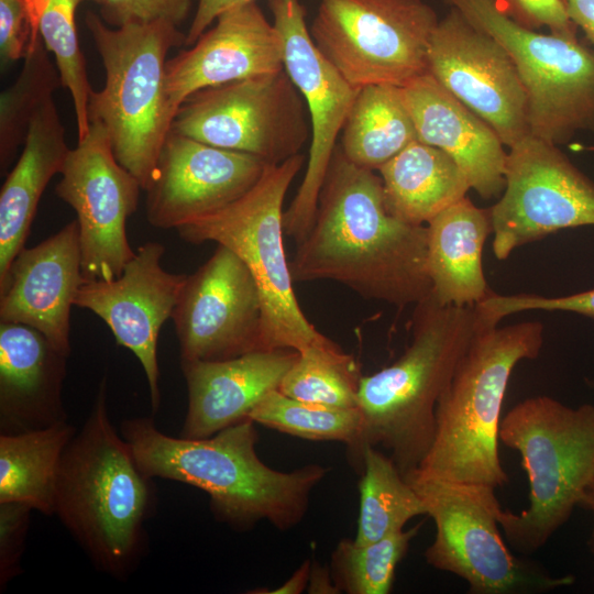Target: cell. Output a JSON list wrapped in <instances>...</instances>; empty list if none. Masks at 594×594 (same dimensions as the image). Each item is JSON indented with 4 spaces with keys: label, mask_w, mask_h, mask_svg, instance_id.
<instances>
[{
    "label": "cell",
    "mask_w": 594,
    "mask_h": 594,
    "mask_svg": "<svg viewBox=\"0 0 594 594\" xmlns=\"http://www.w3.org/2000/svg\"><path fill=\"white\" fill-rule=\"evenodd\" d=\"M375 170L353 164L338 144L308 234L289 262L294 282L332 280L361 297L404 308L431 294L428 229L393 216Z\"/></svg>",
    "instance_id": "obj_1"
},
{
    "label": "cell",
    "mask_w": 594,
    "mask_h": 594,
    "mask_svg": "<svg viewBox=\"0 0 594 594\" xmlns=\"http://www.w3.org/2000/svg\"><path fill=\"white\" fill-rule=\"evenodd\" d=\"M120 433L147 476L204 491L216 518L235 529L262 520L279 530L295 527L308 510L314 488L329 472L321 464L290 472L265 464L256 453L255 422L249 418L200 439L168 436L150 417L123 420Z\"/></svg>",
    "instance_id": "obj_2"
},
{
    "label": "cell",
    "mask_w": 594,
    "mask_h": 594,
    "mask_svg": "<svg viewBox=\"0 0 594 594\" xmlns=\"http://www.w3.org/2000/svg\"><path fill=\"white\" fill-rule=\"evenodd\" d=\"M120 435L108 414L105 377L62 455L54 515L99 571L122 581L145 554L156 491Z\"/></svg>",
    "instance_id": "obj_3"
},
{
    "label": "cell",
    "mask_w": 594,
    "mask_h": 594,
    "mask_svg": "<svg viewBox=\"0 0 594 594\" xmlns=\"http://www.w3.org/2000/svg\"><path fill=\"white\" fill-rule=\"evenodd\" d=\"M484 326L475 306L443 305L431 294L415 305L405 352L361 378L362 450L383 448L404 477L419 466L433 439L437 403Z\"/></svg>",
    "instance_id": "obj_4"
},
{
    "label": "cell",
    "mask_w": 594,
    "mask_h": 594,
    "mask_svg": "<svg viewBox=\"0 0 594 594\" xmlns=\"http://www.w3.org/2000/svg\"><path fill=\"white\" fill-rule=\"evenodd\" d=\"M542 344L539 321L484 326L437 403L431 446L411 472L494 488L507 484L498 453L503 399L515 366L536 359Z\"/></svg>",
    "instance_id": "obj_5"
},
{
    "label": "cell",
    "mask_w": 594,
    "mask_h": 594,
    "mask_svg": "<svg viewBox=\"0 0 594 594\" xmlns=\"http://www.w3.org/2000/svg\"><path fill=\"white\" fill-rule=\"evenodd\" d=\"M85 22L106 70L103 88L89 95V123L106 129L117 161L146 190L175 118L166 56L186 35L162 21L113 28L91 11Z\"/></svg>",
    "instance_id": "obj_6"
},
{
    "label": "cell",
    "mask_w": 594,
    "mask_h": 594,
    "mask_svg": "<svg viewBox=\"0 0 594 594\" xmlns=\"http://www.w3.org/2000/svg\"><path fill=\"white\" fill-rule=\"evenodd\" d=\"M499 440L520 453L530 491L529 507L502 509L498 524L510 547L529 556L568 520L594 479V406L526 398L501 420Z\"/></svg>",
    "instance_id": "obj_7"
},
{
    "label": "cell",
    "mask_w": 594,
    "mask_h": 594,
    "mask_svg": "<svg viewBox=\"0 0 594 594\" xmlns=\"http://www.w3.org/2000/svg\"><path fill=\"white\" fill-rule=\"evenodd\" d=\"M304 161L299 153L268 165L241 198L176 229L189 243L226 245L248 266L262 299L261 351L301 352L328 340L299 307L284 249V199Z\"/></svg>",
    "instance_id": "obj_8"
},
{
    "label": "cell",
    "mask_w": 594,
    "mask_h": 594,
    "mask_svg": "<svg viewBox=\"0 0 594 594\" xmlns=\"http://www.w3.org/2000/svg\"><path fill=\"white\" fill-rule=\"evenodd\" d=\"M405 480L436 526L426 562L469 584L472 594H535L571 585L572 575H551L534 560L515 556L501 535L495 488L420 476Z\"/></svg>",
    "instance_id": "obj_9"
},
{
    "label": "cell",
    "mask_w": 594,
    "mask_h": 594,
    "mask_svg": "<svg viewBox=\"0 0 594 594\" xmlns=\"http://www.w3.org/2000/svg\"><path fill=\"white\" fill-rule=\"evenodd\" d=\"M494 37L512 57L526 91L531 134L556 145L594 130V51L578 38L541 34L496 0H444Z\"/></svg>",
    "instance_id": "obj_10"
},
{
    "label": "cell",
    "mask_w": 594,
    "mask_h": 594,
    "mask_svg": "<svg viewBox=\"0 0 594 594\" xmlns=\"http://www.w3.org/2000/svg\"><path fill=\"white\" fill-rule=\"evenodd\" d=\"M439 23L424 0H320L309 28L320 53L354 88L403 87L428 72Z\"/></svg>",
    "instance_id": "obj_11"
},
{
    "label": "cell",
    "mask_w": 594,
    "mask_h": 594,
    "mask_svg": "<svg viewBox=\"0 0 594 594\" xmlns=\"http://www.w3.org/2000/svg\"><path fill=\"white\" fill-rule=\"evenodd\" d=\"M170 131L275 165L299 154L311 129L302 96L282 68L193 94Z\"/></svg>",
    "instance_id": "obj_12"
},
{
    "label": "cell",
    "mask_w": 594,
    "mask_h": 594,
    "mask_svg": "<svg viewBox=\"0 0 594 594\" xmlns=\"http://www.w3.org/2000/svg\"><path fill=\"white\" fill-rule=\"evenodd\" d=\"M505 180L490 208L498 260L560 230L594 226V183L558 145L528 133L509 147Z\"/></svg>",
    "instance_id": "obj_13"
},
{
    "label": "cell",
    "mask_w": 594,
    "mask_h": 594,
    "mask_svg": "<svg viewBox=\"0 0 594 594\" xmlns=\"http://www.w3.org/2000/svg\"><path fill=\"white\" fill-rule=\"evenodd\" d=\"M267 4L282 37L284 69L302 96L311 129L305 176L283 220L285 235L297 244L311 228L326 170L359 89L315 45L300 0Z\"/></svg>",
    "instance_id": "obj_14"
},
{
    "label": "cell",
    "mask_w": 594,
    "mask_h": 594,
    "mask_svg": "<svg viewBox=\"0 0 594 594\" xmlns=\"http://www.w3.org/2000/svg\"><path fill=\"white\" fill-rule=\"evenodd\" d=\"M55 188L76 212L86 280H109L121 275L134 256L127 237V220L136 210L138 179L117 161L109 135L99 123L70 148Z\"/></svg>",
    "instance_id": "obj_15"
},
{
    "label": "cell",
    "mask_w": 594,
    "mask_h": 594,
    "mask_svg": "<svg viewBox=\"0 0 594 594\" xmlns=\"http://www.w3.org/2000/svg\"><path fill=\"white\" fill-rule=\"evenodd\" d=\"M262 299L244 262L218 244L187 275L172 314L180 362L220 361L261 351Z\"/></svg>",
    "instance_id": "obj_16"
},
{
    "label": "cell",
    "mask_w": 594,
    "mask_h": 594,
    "mask_svg": "<svg viewBox=\"0 0 594 594\" xmlns=\"http://www.w3.org/2000/svg\"><path fill=\"white\" fill-rule=\"evenodd\" d=\"M428 72L510 147L530 133L528 103L506 50L454 8L432 34Z\"/></svg>",
    "instance_id": "obj_17"
},
{
    "label": "cell",
    "mask_w": 594,
    "mask_h": 594,
    "mask_svg": "<svg viewBox=\"0 0 594 594\" xmlns=\"http://www.w3.org/2000/svg\"><path fill=\"white\" fill-rule=\"evenodd\" d=\"M164 252V245L158 242L142 244L120 276L109 280H86L74 300V306L101 318L117 343L129 349L140 361L153 413L161 404L158 334L172 317L187 277L162 267Z\"/></svg>",
    "instance_id": "obj_18"
},
{
    "label": "cell",
    "mask_w": 594,
    "mask_h": 594,
    "mask_svg": "<svg viewBox=\"0 0 594 594\" xmlns=\"http://www.w3.org/2000/svg\"><path fill=\"white\" fill-rule=\"evenodd\" d=\"M271 165L246 153L216 147L169 132L146 191V218L177 229L246 194Z\"/></svg>",
    "instance_id": "obj_19"
},
{
    "label": "cell",
    "mask_w": 594,
    "mask_h": 594,
    "mask_svg": "<svg viewBox=\"0 0 594 594\" xmlns=\"http://www.w3.org/2000/svg\"><path fill=\"white\" fill-rule=\"evenodd\" d=\"M190 46L166 63V94L175 116L199 90L284 68L280 34L256 1L222 12Z\"/></svg>",
    "instance_id": "obj_20"
},
{
    "label": "cell",
    "mask_w": 594,
    "mask_h": 594,
    "mask_svg": "<svg viewBox=\"0 0 594 594\" xmlns=\"http://www.w3.org/2000/svg\"><path fill=\"white\" fill-rule=\"evenodd\" d=\"M85 282L75 219L14 257L0 286V322L32 327L68 356L70 308Z\"/></svg>",
    "instance_id": "obj_21"
},
{
    "label": "cell",
    "mask_w": 594,
    "mask_h": 594,
    "mask_svg": "<svg viewBox=\"0 0 594 594\" xmlns=\"http://www.w3.org/2000/svg\"><path fill=\"white\" fill-rule=\"evenodd\" d=\"M418 141L450 155L482 198L505 188L507 153L496 131L450 94L429 72L402 87Z\"/></svg>",
    "instance_id": "obj_22"
},
{
    "label": "cell",
    "mask_w": 594,
    "mask_h": 594,
    "mask_svg": "<svg viewBox=\"0 0 594 594\" xmlns=\"http://www.w3.org/2000/svg\"><path fill=\"white\" fill-rule=\"evenodd\" d=\"M298 351H254L220 361L180 362L188 406L180 437H210L249 418L279 385Z\"/></svg>",
    "instance_id": "obj_23"
},
{
    "label": "cell",
    "mask_w": 594,
    "mask_h": 594,
    "mask_svg": "<svg viewBox=\"0 0 594 594\" xmlns=\"http://www.w3.org/2000/svg\"><path fill=\"white\" fill-rule=\"evenodd\" d=\"M67 358L32 327L0 322V433L68 421L62 400Z\"/></svg>",
    "instance_id": "obj_24"
},
{
    "label": "cell",
    "mask_w": 594,
    "mask_h": 594,
    "mask_svg": "<svg viewBox=\"0 0 594 594\" xmlns=\"http://www.w3.org/2000/svg\"><path fill=\"white\" fill-rule=\"evenodd\" d=\"M69 151L52 97L31 119L23 151L1 187L0 286L12 261L24 248L45 187L55 174L62 173Z\"/></svg>",
    "instance_id": "obj_25"
},
{
    "label": "cell",
    "mask_w": 594,
    "mask_h": 594,
    "mask_svg": "<svg viewBox=\"0 0 594 594\" xmlns=\"http://www.w3.org/2000/svg\"><path fill=\"white\" fill-rule=\"evenodd\" d=\"M431 296L440 304L476 306L493 290L483 270V248L492 233L490 209L466 196L427 223Z\"/></svg>",
    "instance_id": "obj_26"
},
{
    "label": "cell",
    "mask_w": 594,
    "mask_h": 594,
    "mask_svg": "<svg viewBox=\"0 0 594 594\" xmlns=\"http://www.w3.org/2000/svg\"><path fill=\"white\" fill-rule=\"evenodd\" d=\"M377 172L388 211L409 224L426 226L471 189L466 175L450 155L418 140Z\"/></svg>",
    "instance_id": "obj_27"
},
{
    "label": "cell",
    "mask_w": 594,
    "mask_h": 594,
    "mask_svg": "<svg viewBox=\"0 0 594 594\" xmlns=\"http://www.w3.org/2000/svg\"><path fill=\"white\" fill-rule=\"evenodd\" d=\"M77 429L68 421L20 433H0V503L28 504L54 515L58 469Z\"/></svg>",
    "instance_id": "obj_28"
},
{
    "label": "cell",
    "mask_w": 594,
    "mask_h": 594,
    "mask_svg": "<svg viewBox=\"0 0 594 594\" xmlns=\"http://www.w3.org/2000/svg\"><path fill=\"white\" fill-rule=\"evenodd\" d=\"M417 140L402 87L382 84L359 90L342 128L339 145L353 164L378 170Z\"/></svg>",
    "instance_id": "obj_29"
},
{
    "label": "cell",
    "mask_w": 594,
    "mask_h": 594,
    "mask_svg": "<svg viewBox=\"0 0 594 594\" xmlns=\"http://www.w3.org/2000/svg\"><path fill=\"white\" fill-rule=\"evenodd\" d=\"M363 475L359 483L360 512L354 541L374 542L403 530L426 507L388 454L371 444L362 450Z\"/></svg>",
    "instance_id": "obj_30"
},
{
    "label": "cell",
    "mask_w": 594,
    "mask_h": 594,
    "mask_svg": "<svg viewBox=\"0 0 594 594\" xmlns=\"http://www.w3.org/2000/svg\"><path fill=\"white\" fill-rule=\"evenodd\" d=\"M361 378L356 360L328 339L298 353L278 391L310 404L355 408Z\"/></svg>",
    "instance_id": "obj_31"
},
{
    "label": "cell",
    "mask_w": 594,
    "mask_h": 594,
    "mask_svg": "<svg viewBox=\"0 0 594 594\" xmlns=\"http://www.w3.org/2000/svg\"><path fill=\"white\" fill-rule=\"evenodd\" d=\"M249 419L306 440L343 442L362 461L363 418L359 407L333 408L310 404L275 389L253 408Z\"/></svg>",
    "instance_id": "obj_32"
},
{
    "label": "cell",
    "mask_w": 594,
    "mask_h": 594,
    "mask_svg": "<svg viewBox=\"0 0 594 594\" xmlns=\"http://www.w3.org/2000/svg\"><path fill=\"white\" fill-rule=\"evenodd\" d=\"M42 37L23 58L22 70L0 97V165L6 170L24 144L31 119L36 110L62 85L57 66L47 55Z\"/></svg>",
    "instance_id": "obj_33"
},
{
    "label": "cell",
    "mask_w": 594,
    "mask_h": 594,
    "mask_svg": "<svg viewBox=\"0 0 594 594\" xmlns=\"http://www.w3.org/2000/svg\"><path fill=\"white\" fill-rule=\"evenodd\" d=\"M420 526L389 534L366 544L342 539L331 554V575L338 590L348 594H388L396 568Z\"/></svg>",
    "instance_id": "obj_34"
},
{
    "label": "cell",
    "mask_w": 594,
    "mask_h": 594,
    "mask_svg": "<svg viewBox=\"0 0 594 594\" xmlns=\"http://www.w3.org/2000/svg\"><path fill=\"white\" fill-rule=\"evenodd\" d=\"M80 2L47 0L38 20L43 43L54 55L62 85L68 89L73 99L78 140L89 131L88 101L92 90L76 29L75 15Z\"/></svg>",
    "instance_id": "obj_35"
},
{
    "label": "cell",
    "mask_w": 594,
    "mask_h": 594,
    "mask_svg": "<svg viewBox=\"0 0 594 594\" xmlns=\"http://www.w3.org/2000/svg\"><path fill=\"white\" fill-rule=\"evenodd\" d=\"M475 307L481 318L491 326H497L503 318L526 310L569 311L594 319V289L559 297L498 295L493 292Z\"/></svg>",
    "instance_id": "obj_36"
},
{
    "label": "cell",
    "mask_w": 594,
    "mask_h": 594,
    "mask_svg": "<svg viewBox=\"0 0 594 594\" xmlns=\"http://www.w3.org/2000/svg\"><path fill=\"white\" fill-rule=\"evenodd\" d=\"M194 0H102L100 16L110 26L131 23L167 22L175 26L183 23Z\"/></svg>",
    "instance_id": "obj_37"
},
{
    "label": "cell",
    "mask_w": 594,
    "mask_h": 594,
    "mask_svg": "<svg viewBox=\"0 0 594 594\" xmlns=\"http://www.w3.org/2000/svg\"><path fill=\"white\" fill-rule=\"evenodd\" d=\"M33 508L24 503H0V590L23 572L21 560Z\"/></svg>",
    "instance_id": "obj_38"
},
{
    "label": "cell",
    "mask_w": 594,
    "mask_h": 594,
    "mask_svg": "<svg viewBox=\"0 0 594 594\" xmlns=\"http://www.w3.org/2000/svg\"><path fill=\"white\" fill-rule=\"evenodd\" d=\"M503 10L525 26H547L552 34L576 38L578 26L570 20L562 0H504Z\"/></svg>",
    "instance_id": "obj_39"
},
{
    "label": "cell",
    "mask_w": 594,
    "mask_h": 594,
    "mask_svg": "<svg viewBox=\"0 0 594 594\" xmlns=\"http://www.w3.org/2000/svg\"><path fill=\"white\" fill-rule=\"evenodd\" d=\"M35 44L32 42L31 21L23 0H0V54L2 61L15 62L24 58L28 51L33 48Z\"/></svg>",
    "instance_id": "obj_40"
},
{
    "label": "cell",
    "mask_w": 594,
    "mask_h": 594,
    "mask_svg": "<svg viewBox=\"0 0 594 594\" xmlns=\"http://www.w3.org/2000/svg\"><path fill=\"white\" fill-rule=\"evenodd\" d=\"M256 0H199L185 38V45H193L202 33L226 10Z\"/></svg>",
    "instance_id": "obj_41"
},
{
    "label": "cell",
    "mask_w": 594,
    "mask_h": 594,
    "mask_svg": "<svg viewBox=\"0 0 594 594\" xmlns=\"http://www.w3.org/2000/svg\"><path fill=\"white\" fill-rule=\"evenodd\" d=\"M570 20L594 44V0H562Z\"/></svg>",
    "instance_id": "obj_42"
},
{
    "label": "cell",
    "mask_w": 594,
    "mask_h": 594,
    "mask_svg": "<svg viewBox=\"0 0 594 594\" xmlns=\"http://www.w3.org/2000/svg\"><path fill=\"white\" fill-rule=\"evenodd\" d=\"M311 563L306 560L280 586L271 591H261L258 594H299L309 583Z\"/></svg>",
    "instance_id": "obj_43"
},
{
    "label": "cell",
    "mask_w": 594,
    "mask_h": 594,
    "mask_svg": "<svg viewBox=\"0 0 594 594\" xmlns=\"http://www.w3.org/2000/svg\"><path fill=\"white\" fill-rule=\"evenodd\" d=\"M308 593H340L338 590L331 572L326 568L318 565L317 563L311 564L310 578Z\"/></svg>",
    "instance_id": "obj_44"
},
{
    "label": "cell",
    "mask_w": 594,
    "mask_h": 594,
    "mask_svg": "<svg viewBox=\"0 0 594 594\" xmlns=\"http://www.w3.org/2000/svg\"><path fill=\"white\" fill-rule=\"evenodd\" d=\"M46 1L47 0H23L31 21L33 42H36L40 38L38 20Z\"/></svg>",
    "instance_id": "obj_45"
},
{
    "label": "cell",
    "mask_w": 594,
    "mask_h": 594,
    "mask_svg": "<svg viewBox=\"0 0 594 594\" xmlns=\"http://www.w3.org/2000/svg\"><path fill=\"white\" fill-rule=\"evenodd\" d=\"M580 505H584L587 509H590L593 514V519H594V479L588 485L587 490L585 491ZM592 547L594 548V525H593V532H592Z\"/></svg>",
    "instance_id": "obj_46"
},
{
    "label": "cell",
    "mask_w": 594,
    "mask_h": 594,
    "mask_svg": "<svg viewBox=\"0 0 594 594\" xmlns=\"http://www.w3.org/2000/svg\"><path fill=\"white\" fill-rule=\"evenodd\" d=\"M81 1H86V0H81ZM90 1H95L98 4H100L102 2V0H90Z\"/></svg>",
    "instance_id": "obj_47"
}]
</instances>
